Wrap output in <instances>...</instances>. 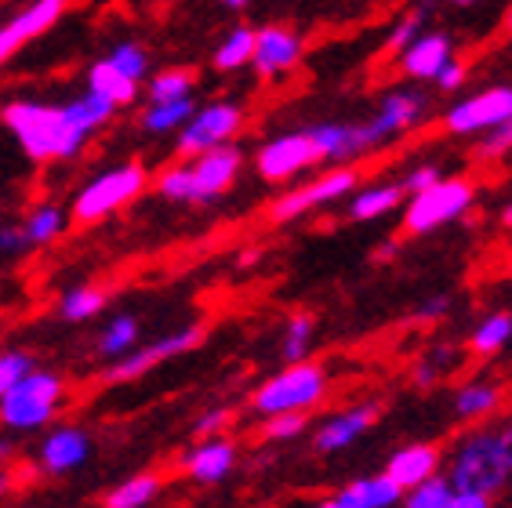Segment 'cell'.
<instances>
[{"label": "cell", "mask_w": 512, "mask_h": 508, "mask_svg": "<svg viewBox=\"0 0 512 508\" xmlns=\"http://www.w3.org/2000/svg\"><path fill=\"white\" fill-rule=\"evenodd\" d=\"M0 120L8 127L22 153L33 164H48V160H69L77 157L88 131L69 117L66 106H48V102H30V98H15L0 109Z\"/></svg>", "instance_id": "6da1fadb"}, {"label": "cell", "mask_w": 512, "mask_h": 508, "mask_svg": "<svg viewBox=\"0 0 512 508\" xmlns=\"http://www.w3.org/2000/svg\"><path fill=\"white\" fill-rule=\"evenodd\" d=\"M447 483H451L454 494L491 501L509 483V469H505L502 450H498V436L494 432H476V436L458 443Z\"/></svg>", "instance_id": "7a4b0ae2"}, {"label": "cell", "mask_w": 512, "mask_h": 508, "mask_svg": "<svg viewBox=\"0 0 512 508\" xmlns=\"http://www.w3.org/2000/svg\"><path fill=\"white\" fill-rule=\"evenodd\" d=\"M62 400H66V381L55 371L33 367L15 389L0 396V421L15 432H33L55 418Z\"/></svg>", "instance_id": "3957f363"}, {"label": "cell", "mask_w": 512, "mask_h": 508, "mask_svg": "<svg viewBox=\"0 0 512 508\" xmlns=\"http://www.w3.org/2000/svg\"><path fill=\"white\" fill-rule=\"evenodd\" d=\"M327 392V374L316 363H295L284 367L280 374L255 392V411L266 418H280V414H306L309 407L324 400Z\"/></svg>", "instance_id": "277c9868"}, {"label": "cell", "mask_w": 512, "mask_h": 508, "mask_svg": "<svg viewBox=\"0 0 512 508\" xmlns=\"http://www.w3.org/2000/svg\"><path fill=\"white\" fill-rule=\"evenodd\" d=\"M146 186H149V178L142 164H124V167H113V171H102L99 178H91L88 186L77 193V200H73V218H77L80 225L102 222V218H109L124 204H131Z\"/></svg>", "instance_id": "5b68a950"}, {"label": "cell", "mask_w": 512, "mask_h": 508, "mask_svg": "<svg viewBox=\"0 0 512 508\" xmlns=\"http://www.w3.org/2000/svg\"><path fill=\"white\" fill-rule=\"evenodd\" d=\"M476 200V186L469 178H440L433 189L411 196L404 225L407 233H433L440 225L462 218Z\"/></svg>", "instance_id": "8992f818"}, {"label": "cell", "mask_w": 512, "mask_h": 508, "mask_svg": "<svg viewBox=\"0 0 512 508\" xmlns=\"http://www.w3.org/2000/svg\"><path fill=\"white\" fill-rule=\"evenodd\" d=\"M244 124V113L233 102H211L204 109H193V117L178 131V153L182 157H204L211 149L229 146V138L237 135Z\"/></svg>", "instance_id": "52a82bcc"}, {"label": "cell", "mask_w": 512, "mask_h": 508, "mask_svg": "<svg viewBox=\"0 0 512 508\" xmlns=\"http://www.w3.org/2000/svg\"><path fill=\"white\" fill-rule=\"evenodd\" d=\"M200 342H204V327H200V323L182 327V331H175V334H164V338H157V342L142 345V349H131L128 356H120V360L106 371V381H113V385H120V381H135V378H142V374L153 371V367H160L164 360H175V356H182V352L197 349Z\"/></svg>", "instance_id": "ba28073f"}, {"label": "cell", "mask_w": 512, "mask_h": 508, "mask_svg": "<svg viewBox=\"0 0 512 508\" xmlns=\"http://www.w3.org/2000/svg\"><path fill=\"white\" fill-rule=\"evenodd\" d=\"M353 186H356L353 167H335V171L313 178L309 186H298V189H291V193L280 196V200L269 207V218H273V222H291V218L306 215V211H313V207L331 204V200H342Z\"/></svg>", "instance_id": "9c48e42d"}, {"label": "cell", "mask_w": 512, "mask_h": 508, "mask_svg": "<svg viewBox=\"0 0 512 508\" xmlns=\"http://www.w3.org/2000/svg\"><path fill=\"white\" fill-rule=\"evenodd\" d=\"M244 153L237 146H218L204 157H197L189 167V204H207L229 193V186L237 182Z\"/></svg>", "instance_id": "30bf717a"}, {"label": "cell", "mask_w": 512, "mask_h": 508, "mask_svg": "<svg viewBox=\"0 0 512 508\" xmlns=\"http://www.w3.org/2000/svg\"><path fill=\"white\" fill-rule=\"evenodd\" d=\"M505 120H512V88H491L458 102L447 113V131L451 135H476V131L491 135Z\"/></svg>", "instance_id": "8fae6325"}, {"label": "cell", "mask_w": 512, "mask_h": 508, "mask_svg": "<svg viewBox=\"0 0 512 508\" xmlns=\"http://www.w3.org/2000/svg\"><path fill=\"white\" fill-rule=\"evenodd\" d=\"M316 160L320 157H316L309 135L295 131V135H280L258 149V175L269 178V182H287V178L302 175L306 167H313Z\"/></svg>", "instance_id": "7c38bea8"}, {"label": "cell", "mask_w": 512, "mask_h": 508, "mask_svg": "<svg viewBox=\"0 0 512 508\" xmlns=\"http://www.w3.org/2000/svg\"><path fill=\"white\" fill-rule=\"evenodd\" d=\"M66 4L59 0H37L30 8H22L19 15H11L4 26H0V66L8 59H15L30 40H37L40 33H48L55 22L62 19Z\"/></svg>", "instance_id": "4fadbf2b"}, {"label": "cell", "mask_w": 512, "mask_h": 508, "mask_svg": "<svg viewBox=\"0 0 512 508\" xmlns=\"http://www.w3.org/2000/svg\"><path fill=\"white\" fill-rule=\"evenodd\" d=\"M302 59V37L287 26H262L255 30V69L262 77H280L287 69H295Z\"/></svg>", "instance_id": "5bb4252c"}, {"label": "cell", "mask_w": 512, "mask_h": 508, "mask_svg": "<svg viewBox=\"0 0 512 508\" xmlns=\"http://www.w3.org/2000/svg\"><path fill=\"white\" fill-rule=\"evenodd\" d=\"M320 160H356L367 149H378L367 124H316L306 131Z\"/></svg>", "instance_id": "9a60e30c"}, {"label": "cell", "mask_w": 512, "mask_h": 508, "mask_svg": "<svg viewBox=\"0 0 512 508\" xmlns=\"http://www.w3.org/2000/svg\"><path fill=\"white\" fill-rule=\"evenodd\" d=\"M378 421V403H364V407H353V411L335 414L331 421H324L313 436V447L320 454H335V450H345L349 443H356L364 436L371 425Z\"/></svg>", "instance_id": "2e32d148"}, {"label": "cell", "mask_w": 512, "mask_h": 508, "mask_svg": "<svg viewBox=\"0 0 512 508\" xmlns=\"http://www.w3.org/2000/svg\"><path fill=\"white\" fill-rule=\"evenodd\" d=\"M425 117V98L414 95V91H389L382 98V106H378V117L367 124L371 138H375V146H382L385 138L400 135L404 127L418 124Z\"/></svg>", "instance_id": "e0dca14e"}, {"label": "cell", "mask_w": 512, "mask_h": 508, "mask_svg": "<svg viewBox=\"0 0 512 508\" xmlns=\"http://www.w3.org/2000/svg\"><path fill=\"white\" fill-rule=\"evenodd\" d=\"M91 454V436L77 425H62L40 443V465L48 472H73Z\"/></svg>", "instance_id": "ac0fdd59"}, {"label": "cell", "mask_w": 512, "mask_h": 508, "mask_svg": "<svg viewBox=\"0 0 512 508\" xmlns=\"http://www.w3.org/2000/svg\"><path fill=\"white\" fill-rule=\"evenodd\" d=\"M233 465H237V443L226 440V436L200 440L182 458V469L189 472V479H197V483H218V479H226L233 472Z\"/></svg>", "instance_id": "d6986e66"}, {"label": "cell", "mask_w": 512, "mask_h": 508, "mask_svg": "<svg viewBox=\"0 0 512 508\" xmlns=\"http://www.w3.org/2000/svg\"><path fill=\"white\" fill-rule=\"evenodd\" d=\"M436 469H440V450H436L433 443H411V447L396 450L393 458H389L385 476L393 479L396 487L407 494L411 487H418V483H425V479H433Z\"/></svg>", "instance_id": "ffe728a7"}, {"label": "cell", "mask_w": 512, "mask_h": 508, "mask_svg": "<svg viewBox=\"0 0 512 508\" xmlns=\"http://www.w3.org/2000/svg\"><path fill=\"white\" fill-rule=\"evenodd\" d=\"M451 62V40L444 33H422L411 48L400 55V66H404L407 77L414 80H436V73Z\"/></svg>", "instance_id": "44dd1931"}, {"label": "cell", "mask_w": 512, "mask_h": 508, "mask_svg": "<svg viewBox=\"0 0 512 508\" xmlns=\"http://www.w3.org/2000/svg\"><path fill=\"white\" fill-rule=\"evenodd\" d=\"M88 91L91 95H99L102 102H109L113 109L131 106V102L138 98V84H131V80L124 77V73H117L106 59L95 62V66L88 69Z\"/></svg>", "instance_id": "7402d4cb"}, {"label": "cell", "mask_w": 512, "mask_h": 508, "mask_svg": "<svg viewBox=\"0 0 512 508\" xmlns=\"http://www.w3.org/2000/svg\"><path fill=\"white\" fill-rule=\"evenodd\" d=\"M160 494V476L157 472H138V476L124 479L120 487H113L102 501V508H146Z\"/></svg>", "instance_id": "603a6c76"}, {"label": "cell", "mask_w": 512, "mask_h": 508, "mask_svg": "<svg viewBox=\"0 0 512 508\" xmlns=\"http://www.w3.org/2000/svg\"><path fill=\"white\" fill-rule=\"evenodd\" d=\"M458 363H462V352L454 349V345H436L433 352H425L422 360L414 363L411 378H414L418 389H433V385H440V381H444Z\"/></svg>", "instance_id": "cb8c5ba5"}, {"label": "cell", "mask_w": 512, "mask_h": 508, "mask_svg": "<svg viewBox=\"0 0 512 508\" xmlns=\"http://www.w3.org/2000/svg\"><path fill=\"white\" fill-rule=\"evenodd\" d=\"M400 196H404L400 186H367L364 193H356V200L349 204V218L371 222V218L389 215L393 207H400Z\"/></svg>", "instance_id": "d4e9b609"}, {"label": "cell", "mask_w": 512, "mask_h": 508, "mask_svg": "<svg viewBox=\"0 0 512 508\" xmlns=\"http://www.w3.org/2000/svg\"><path fill=\"white\" fill-rule=\"evenodd\" d=\"M498 403H502V392L491 381H469V385L454 392V414H462V418H483Z\"/></svg>", "instance_id": "484cf974"}, {"label": "cell", "mask_w": 512, "mask_h": 508, "mask_svg": "<svg viewBox=\"0 0 512 508\" xmlns=\"http://www.w3.org/2000/svg\"><path fill=\"white\" fill-rule=\"evenodd\" d=\"M189 117H193V98H182V102H160V106L149 102L146 113H142V127H146L149 135H168V131H182Z\"/></svg>", "instance_id": "4316f807"}, {"label": "cell", "mask_w": 512, "mask_h": 508, "mask_svg": "<svg viewBox=\"0 0 512 508\" xmlns=\"http://www.w3.org/2000/svg\"><path fill=\"white\" fill-rule=\"evenodd\" d=\"M193 84H197L193 69L186 66L164 69V73H157V77L149 80V98H153V106H160V102H182V98H189Z\"/></svg>", "instance_id": "83f0119b"}, {"label": "cell", "mask_w": 512, "mask_h": 508, "mask_svg": "<svg viewBox=\"0 0 512 508\" xmlns=\"http://www.w3.org/2000/svg\"><path fill=\"white\" fill-rule=\"evenodd\" d=\"M251 55H255V30H247V26H237V30L229 33L222 44H218L215 51V66L222 69V73H233V69L247 66L251 62Z\"/></svg>", "instance_id": "f1b7e54d"}, {"label": "cell", "mask_w": 512, "mask_h": 508, "mask_svg": "<svg viewBox=\"0 0 512 508\" xmlns=\"http://www.w3.org/2000/svg\"><path fill=\"white\" fill-rule=\"evenodd\" d=\"M62 229H66V215H62L59 207L48 204V207H37L19 233H22V244H51Z\"/></svg>", "instance_id": "f546056e"}, {"label": "cell", "mask_w": 512, "mask_h": 508, "mask_svg": "<svg viewBox=\"0 0 512 508\" xmlns=\"http://www.w3.org/2000/svg\"><path fill=\"white\" fill-rule=\"evenodd\" d=\"M66 113H69L73 120H77V124L84 127V131H88V135H95L99 127H106L109 120H113V113H117V109L109 106V102H102L99 95H91V91H84L80 98L66 102Z\"/></svg>", "instance_id": "4dcf8cb0"}, {"label": "cell", "mask_w": 512, "mask_h": 508, "mask_svg": "<svg viewBox=\"0 0 512 508\" xmlns=\"http://www.w3.org/2000/svg\"><path fill=\"white\" fill-rule=\"evenodd\" d=\"M102 305H106V294H102L99 287H73V291L62 294L59 313L66 316L69 323H84L99 313Z\"/></svg>", "instance_id": "1f68e13d"}, {"label": "cell", "mask_w": 512, "mask_h": 508, "mask_svg": "<svg viewBox=\"0 0 512 508\" xmlns=\"http://www.w3.org/2000/svg\"><path fill=\"white\" fill-rule=\"evenodd\" d=\"M512 338V316L509 313H491L487 320L476 327L473 334V352H480V356H491V352H498L505 342Z\"/></svg>", "instance_id": "d6a6232c"}, {"label": "cell", "mask_w": 512, "mask_h": 508, "mask_svg": "<svg viewBox=\"0 0 512 508\" xmlns=\"http://www.w3.org/2000/svg\"><path fill=\"white\" fill-rule=\"evenodd\" d=\"M138 342V320L135 316H117L109 323L99 338V352L102 356H128Z\"/></svg>", "instance_id": "836d02e7"}, {"label": "cell", "mask_w": 512, "mask_h": 508, "mask_svg": "<svg viewBox=\"0 0 512 508\" xmlns=\"http://www.w3.org/2000/svg\"><path fill=\"white\" fill-rule=\"evenodd\" d=\"M309 345H313V316H306V313L291 316V323H287V331H284V360L291 363V367H295V363H306Z\"/></svg>", "instance_id": "e575fe53"}, {"label": "cell", "mask_w": 512, "mask_h": 508, "mask_svg": "<svg viewBox=\"0 0 512 508\" xmlns=\"http://www.w3.org/2000/svg\"><path fill=\"white\" fill-rule=\"evenodd\" d=\"M109 66L117 69V73H124V77L131 80V84H138V80L146 77L149 69V55L142 44H135V40H124V44H117V48L109 51Z\"/></svg>", "instance_id": "d590c367"}, {"label": "cell", "mask_w": 512, "mask_h": 508, "mask_svg": "<svg viewBox=\"0 0 512 508\" xmlns=\"http://www.w3.org/2000/svg\"><path fill=\"white\" fill-rule=\"evenodd\" d=\"M451 498H454V490H451V483H447V476H433L407 490L404 508H447Z\"/></svg>", "instance_id": "8d00e7d4"}, {"label": "cell", "mask_w": 512, "mask_h": 508, "mask_svg": "<svg viewBox=\"0 0 512 508\" xmlns=\"http://www.w3.org/2000/svg\"><path fill=\"white\" fill-rule=\"evenodd\" d=\"M360 494H364L367 508H393V505H400V501H404V490L396 487L385 472H382V476L360 479Z\"/></svg>", "instance_id": "74e56055"}, {"label": "cell", "mask_w": 512, "mask_h": 508, "mask_svg": "<svg viewBox=\"0 0 512 508\" xmlns=\"http://www.w3.org/2000/svg\"><path fill=\"white\" fill-rule=\"evenodd\" d=\"M30 371H33V356H26V352H0V396L15 389Z\"/></svg>", "instance_id": "f35d334b"}, {"label": "cell", "mask_w": 512, "mask_h": 508, "mask_svg": "<svg viewBox=\"0 0 512 508\" xmlns=\"http://www.w3.org/2000/svg\"><path fill=\"white\" fill-rule=\"evenodd\" d=\"M418 37H422V15H407V19H400L393 30H389L385 51H400V55H404Z\"/></svg>", "instance_id": "ab89813d"}, {"label": "cell", "mask_w": 512, "mask_h": 508, "mask_svg": "<svg viewBox=\"0 0 512 508\" xmlns=\"http://www.w3.org/2000/svg\"><path fill=\"white\" fill-rule=\"evenodd\" d=\"M157 193L168 200H189V167L175 164L157 178Z\"/></svg>", "instance_id": "60d3db41"}, {"label": "cell", "mask_w": 512, "mask_h": 508, "mask_svg": "<svg viewBox=\"0 0 512 508\" xmlns=\"http://www.w3.org/2000/svg\"><path fill=\"white\" fill-rule=\"evenodd\" d=\"M302 429H306V414H280V418H266L269 440H295Z\"/></svg>", "instance_id": "b9f144b4"}, {"label": "cell", "mask_w": 512, "mask_h": 508, "mask_svg": "<svg viewBox=\"0 0 512 508\" xmlns=\"http://www.w3.org/2000/svg\"><path fill=\"white\" fill-rule=\"evenodd\" d=\"M509 149H512V120H505L498 131H491V135L483 138L476 153L487 160V157H502V153H509Z\"/></svg>", "instance_id": "7bdbcfd3"}, {"label": "cell", "mask_w": 512, "mask_h": 508, "mask_svg": "<svg viewBox=\"0 0 512 508\" xmlns=\"http://www.w3.org/2000/svg\"><path fill=\"white\" fill-rule=\"evenodd\" d=\"M440 171H436L433 164H425V167H414L411 175L404 178V182H400V189H404V193H411V196H418V193H425V189H433L436 182H440Z\"/></svg>", "instance_id": "ee69618b"}, {"label": "cell", "mask_w": 512, "mask_h": 508, "mask_svg": "<svg viewBox=\"0 0 512 508\" xmlns=\"http://www.w3.org/2000/svg\"><path fill=\"white\" fill-rule=\"evenodd\" d=\"M229 421H233V414L218 407V411H207L204 418L197 421V429H193V432H197V440H215V436L226 429Z\"/></svg>", "instance_id": "f6af8a7d"}, {"label": "cell", "mask_w": 512, "mask_h": 508, "mask_svg": "<svg viewBox=\"0 0 512 508\" xmlns=\"http://www.w3.org/2000/svg\"><path fill=\"white\" fill-rule=\"evenodd\" d=\"M316 508H367L364 505V494H360V479H356V483H349V487L338 490L335 498L320 501Z\"/></svg>", "instance_id": "bcb514c9"}, {"label": "cell", "mask_w": 512, "mask_h": 508, "mask_svg": "<svg viewBox=\"0 0 512 508\" xmlns=\"http://www.w3.org/2000/svg\"><path fill=\"white\" fill-rule=\"evenodd\" d=\"M462 80H465V66L462 62H454V59L436 73V84H440L444 91H458L462 88Z\"/></svg>", "instance_id": "7dc6e473"}, {"label": "cell", "mask_w": 512, "mask_h": 508, "mask_svg": "<svg viewBox=\"0 0 512 508\" xmlns=\"http://www.w3.org/2000/svg\"><path fill=\"white\" fill-rule=\"evenodd\" d=\"M447 309H451V302H447L444 294L440 298H429L425 305H418V313H414V320H440V316H447Z\"/></svg>", "instance_id": "c3c4849f"}, {"label": "cell", "mask_w": 512, "mask_h": 508, "mask_svg": "<svg viewBox=\"0 0 512 508\" xmlns=\"http://www.w3.org/2000/svg\"><path fill=\"white\" fill-rule=\"evenodd\" d=\"M494 436H498V450H502L505 469H509V476H512V425H505V429L494 432Z\"/></svg>", "instance_id": "681fc988"}, {"label": "cell", "mask_w": 512, "mask_h": 508, "mask_svg": "<svg viewBox=\"0 0 512 508\" xmlns=\"http://www.w3.org/2000/svg\"><path fill=\"white\" fill-rule=\"evenodd\" d=\"M19 247H26V244H22L19 229H0V254H4V251H19Z\"/></svg>", "instance_id": "f907efd6"}, {"label": "cell", "mask_w": 512, "mask_h": 508, "mask_svg": "<svg viewBox=\"0 0 512 508\" xmlns=\"http://www.w3.org/2000/svg\"><path fill=\"white\" fill-rule=\"evenodd\" d=\"M447 508H491V501H487V498H469V494H454V498L447 501Z\"/></svg>", "instance_id": "816d5d0a"}, {"label": "cell", "mask_w": 512, "mask_h": 508, "mask_svg": "<svg viewBox=\"0 0 512 508\" xmlns=\"http://www.w3.org/2000/svg\"><path fill=\"white\" fill-rule=\"evenodd\" d=\"M396 251H400V244H396V240H385V244L375 251V258H378V262H389V258H393Z\"/></svg>", "instance_id": "f5cc1de1"}, {"label": "cell", "mask_w": 512, "mask_h": 508, "mask_svg": "<svg viewBox=\"0 0 512 508\" xmlns=\"http://www.w3.org/2000/svg\"><path fill=\"white\" fill-rule=\"evenodd\" d=\"M8 450H11L8 443H0V458H4V454H8Z\"/></svg>", "instance_id": "db71d44e"}, {"label": "cell", "mask_w": 512, "mask_h": 508, "mask_svg": "<svg viewBox=\"0 0 512 508\" xmlns=\"http://www.w3.org/2000/svg\"><path fill=\"white\" fill-rule=\"evenodd\" d=\"M505 22H509V30H512V8H509V19H505Z\"/></svg>", "instance_id": "11a10c76"}]
</instances>
